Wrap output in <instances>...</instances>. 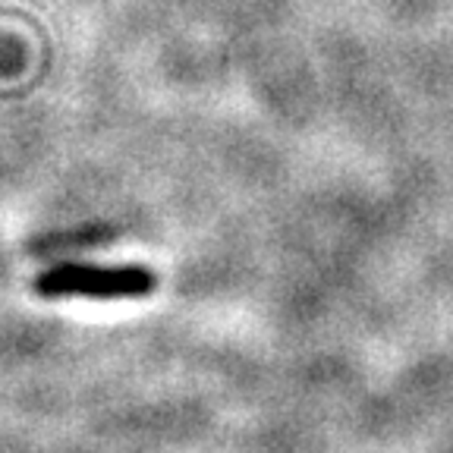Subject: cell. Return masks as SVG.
<instances>
[{
	"label": "cell",
	"instance_id": "6da1fadb",
	"mask_svg": "<svg viewBox=\"0 0 453 453\" xmlns=\"http://www.w3.org/2000/svg\"><path fill=\"white\" fill-rule=\"evenodd\" d=\"M157 287V277L139 265H60L42 271L32 280V290L44 299H142Z\"/></svg>",
	"mask_w": 453,
	"mask_h": 453
},
{
	"label": "cell",
	"instance_id": "7a4b0ae2",
	"mask_svg": "<svg viewBox=\"0 0 453 453\" xmlns=\"http://www.w3.org/2000/svg\"><path fill=\"white\" fill-rule=\"evenodd\" d=\"M111 240V234L107 230H79V234H70V236H44V240H38L35 246H32V252L35 255H50V252H64V249L70 246H95V242H104Z\"/></svg>",
	"mask_w": 453,
	"mask_h": 453
}]
</instances>
